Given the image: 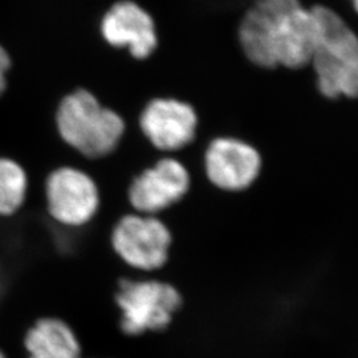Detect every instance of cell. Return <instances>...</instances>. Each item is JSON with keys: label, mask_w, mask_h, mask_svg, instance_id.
Masks as SVG:
<instances>
[{"label": "cell", "mask_w": 358, "mask_h": 358, "mask_svg": "<svg viewBox=\"0 0 358 358\" xmlns=\"http://www.w3.org/2000/svg\"><path fill=\"white\" fill-rule=\"evenodd\" d=\"M245 56L257 66L299 69L312 62L316 24L300 0H260L239 28Z\"/></svg>", "instance_id": "1"}, {"label": "cell", "mask_w": 358, "mask_h": 358, "mask_svg": "<svg viewBox=\"0 0 358 358\" xmlns=\"http://www.w3.org/2000/svg\"><path fill=\"white\" fill-rule=\"evenodd\" d=\"M44 192L48 215L63 226H84L99 208L94 182L75 167H59L51 171L45 179Z\"/></svg>", "instance_id": "8"}, {"label": "cell", "mask_w": 358, "mask_h": 358, "mask_svg": "<svg viewBox=\"0 0 358 358\" xmlns=\"http://www.w3.org/2000/svg\"><path fill=\"white\" fill-rule=\"evenodd\" d=\"M103 38L117 48H128L130 56L145 60L157 48L153 19L133 1H120L103 16Z\"/></svg>", "instance_id": "10"}, {"label": "cell", "mask_w": 358, "mask_h": 358, "mask_svg": "<svg viewBox=\"0 0 358 358\" xmlns=\"http://www.w3.org/2000/svg\"><path fill=\"white\" fill-rule=\"evenodd\" d=\"M192 177L178 159L164 157L131 180L129 203L140 215H158L179 203L190 190Z\"/></svg>", "instance_id": "7"}, {"label": "cell", "mask_w": 358, "mask_h": 358, "mask_svg": "<svg viewBox=\"0 0 358 358\" xmlns=\"http://www.w3.org/2000/svg\"><path fill=\"white\" fill-rule=\"evenodd\" d=\"M316 24L312 62L317 88L328 99L358 97V36L328 7L310 8Z\"/></svg>", "instance_id": "2"}, {"label": "cell", "mask_w": 358, "mask_h": 358, "mask_svg": "<svg viewBox=\"0 0 358 358\" xmlns=\"http://www.w3.org/2000/svg\"><path fill=\"white\" fill-rule=\"evenodd\" d=\"M262 158L255 148L236 138H215L205 153L210 182L226 192H242L259 177Z\"/></svg>", "instance_id": "9"}, {"label": "cell", "mask_w": 358, "mask_h": 358, "mask_svg": "<svg viewBox=\"0 0 358 358\" xmlns=\"http://www.w3.org/2000/svg\"><path fill=\"white\" fill-rule=\"evenodd\" d=\"M0 358H7V356H6V353L0 349Z\"/></svg>", "instance_id": "15"}, {"label": "cell", "mask_w": 358, "mask_h": 358, "mask_svg": "<svg viewBox=\"0 0 358 358\" xmlns=\"http://www.w3.org/2000/svg\"><path fill=\"white\" fill-rule=\"evenodd\" d=\"M55 124L62 141L87 159H100L113 153L125 129L120 115L83 88L60 100Z\"/></svg>", "instance_id": "3"}, {"label": "cell", "mask_w": 358, "mask_h": 358, "mask_svg": "<svg viewBox=\"0 0 358 358\" xmlns=\"http://www.w3.org/2000/svg\"><path fill=\"white\" fill-rule=\"evenodd\" d=\"M115 304L120 310V332L127 337H140L167 329L183 307V297L170 282L121 278L117 282Z\"/></svg>", "instance_id": "4"}, {"label": "cell", "mask_w": 358, "mask_h": 358, "mask_svg": "<svg viewBox=\"0 0 358 358\" xmlns=\"http://www.w3.org/2000/svg\"><path fill=\"white\" fill-rule=\"evenodd\" d=\"M26 173L13 159L0 157V217L15 214L26 199Z\"/></svg>", "instance_id": "12"}, {"label": "cell", "mask_w": 358, "mask_h": 358, "mask_svg": "<svg viewBox=\"0 0 358 358\" xmlns=\"http://www.w3.org/2000/svg\"><path fill=\"white\" fill-rule=\"evenodd\" d=\"M28 358H81L83 349L72 328L57 317H40L23 337Z\"/></svg>", "instance_id": "11"}, {"label": "cell", "mask_w": 358, "mask_h": 358, "mask_svg": "<svg viewBox=\"0 0 358 358\" xmlns=\"http://www.w3.org/2000/svg\"><path fill=\"white\" fill-rule=\"evenodd\" d=\"M352 3H353V7H355V10L358 13V0H352Z\"/></svg>", "instance_id": "14"}, {"label": "cell", "mask_w": 358, "mask_h": 358, "mask_svg": "<svg viewBox=\"0 0 358 358\" xmlns=\"http://www.w3.org/2000/svg\"><path fill=\"white\" fill-rule=\"evenodd\" d=\"M138 125L154 149L167 157L192 145L199 120L192 103L173 97H157L143 106Z\"/></svg>", "instance_id": "6"}, {"label": "cell", "mask_w": 358, "mask_h": 358, "mask_svg": "<svg viewBox=\"0 0 358 358\" xmlns=\"http://www.w3.org/2000/svg\"><path fill=\"white\" fill-rule=\"evenodd\" d=\"M13 66V60L8 52L0 45V96L7 88V73Z\"/></svg>", "instance_id": "13"}, {"label": "cell", "mask_w": 358, "mask_h": 358, "mask_svg": "<svg viewBox=\"0 0 358 358\" xmlns=\"http://www.w3.org/2000/svg\"><path fill=\"white\" fill-rule=\"evenodd\" d=\"M171 241V232L155 215H124L110 234L115 255L129 267L148 273L165 266Z\"/></svg>", "instance_id": "5"}]
</instances>
